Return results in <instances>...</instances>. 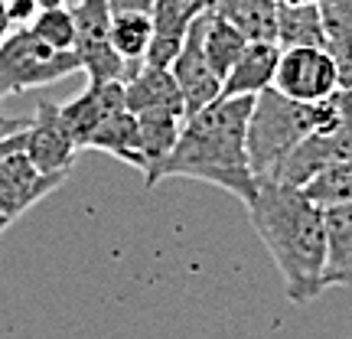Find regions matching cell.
<instances>
[{
	"label": "cell",
	"mask_w": 352,
	"mask_h": 339,
	"mask_svg": "<svg viewBox=\"0 0 352 339\" xmlns=\"http://www.w3.org/2000/svg\"><path fill=\"white\" fill-rule=\"evenodd\" d=\"M349 98H352V88H349Z\"/></svg>",
	"instance_id": "cell-31"
},
{
	"label": "cell",
	"mask_w": 352,
	"mask_h": 339,
	"mask_svg": "<svg viewBox=\"0 0 352 339\" xmlns=\"http://www.w3.org/2000/svg\"><path fill=\"white\" fill-rule=\"evenodd\" d=\"M69 173H46L33 164V157L20 147L0 153V199L10 206L16 215L33 209L39 199H46L50 193L63 186Z\"/></svg>",
	"instance_id": "cell-10"
},
{
	"label": "cell",
	"mask_w": 352,
	"mask_h": 339,
	"mask_svg": "<svg viewBox=\"0 0 352 339\" xmlns=\"http://www.w3.org/2000/svg\"><path fill=\"white\" fill-rule=\"evenodd\" d=\"M111 10H153V0H108Z\"/></svg>",
	"instance_id": "cell-25"
},
{
	"label": "cell",
	"mask_w": 352,
	"mask_h": 339,
	"mask_svg": "<svg viewBox=\"0 0 352 339\" xmlns=\"http://www.w3.org/2000/svg\"><path fill=\"white\" fill-rule=\"evenodd\" d=\"M316 127L314 101L287 98L284 91L267 85L258 91L248 111V160L254 179L274 176L280 160Z\"/></svg>",
	"instance_id": "cell-3"
},
{
	"label": "cell",
	"mask_w": 352,
	"mask_h": 339,
	"mask_svg": "<svg viewBox=\"0 0 352 339\" xmlns=\"http://www.w3.org/2000/svg\"><path fill=\"white\" fill-rule=\"evenodd\" d=\"M151 36H153L151 10H111V43L131 72L144 63V52L151 46Z\"/></svg>",
	"instance_id": "cell-20"
},
{
	"label": "cell",
	"mask_w": 352,
	"mask_h": 339,
	"mask_svg": "<svg viewBox=\"0 0 352 339\" xmlns=\"http://www.w3.org/2000/svg\"><path fill=\"white\" fill-rule=\"evenodd\" d=\"M327 219V287H352V206H329Z\"/></svg>",
	"instance_id": "cell-16"
},
{
	"label": "cell",
	"mask_w": 352,
	"mask_h": 339,
	"mask_svg": "<svg viewBox=\"0 0 352 339\" xmlns=\"http://www.w3.org/2000/svg\"><path fill=\"white\" fill-rule=\"evenodd\" d=\"M212 10L226 17L232 26H239L248 43L258 39L277 43V0H215Z\"/></svg>",
	"instance_id": "cell-18"
},
{
	"label": "cell",
	"mask_w": 352,
	"mask_h": 339,
	"mask_svg": "<svg viewBox=\"0 0 352 339\" xmlns=\"http://www.w3.org/2000/svg\"><path fill=\"white\" fill-rule=\"evenodd\" d=\"M10 17H7V7H3V0H0V43L7 39V33H10Z\"/></svg>",
	"instance_id": "cell-28"
},
{
	"label": "cell",
	"mask_w": 352,
	"mask_h": 339,
	"mask_svg": "<svg viewBox=\"0 0 352 339\" xmlns=\"http://www.w3.org/2000/svg\"><path fill=\"white\" fill-rule=\"evenodd\" d=\"M118 108H124V82L121 78H108V82L88 78L85 91L63 105V118H65V124H69V131H72V138L78 140V147L88 151L91 134Z\"/></svg>",
	"instance_id": "cell-11"
},
{
	"label": "cell",
	"mask_w": 352,
	"mask_h": 339,
	"mask_svg": "<svg viewBox=\"0 0 352 339\" xmlns=\"http://www.w3.org/2000/svg\"><path fill=\"white\" fill-rule=\"evenodd\" d=\"M303 193H307L320 209L352 206V157H342V160H333L329 166H323L314 179L303 183Z\"/></svg>",
	"instance_id": "cell-21"
},
{
	"label": "cell",
	"mask_w": 352,
	"mask_h": 339,
	"mask_svg": "<svg viewBox=\"0 0 352 339\" xmlns=\"http://www.w3.org/2000/svg\"><path fill=\"white\" fill-rule=\"evenodd\" d=\"M290 3H297V0H290Z\"/></svg>",
	"instance_id": "cell-32"
},
{
	"label": "cell",
	"mask_w": 352,
	"mask_h": 339,
	"mask_svg": "<svg viewBox=\"0 0 352 339\" xmlns=\"http://www.w3.org/2000/svg\"><path fill=\"white\" fill-rule=\"evenodd\" d=\"M342 157H352V114L333 121V124L314 127V131L280 160V166L274 170L271 179H280V183H290V186H303V183L314 179L323 166H329L333 160H342Z\"/></svg>",
	"instance_id": "cell-6"
},
{
	"label": "cell",
	"mask_w": 352,
	"mask_h": 339,
	"mask_svg": "<svg viewBox=\"0 0 352 339\" xmlns=\"http://www.w3.org/2000/svg\"><path fill=\"white\" fill-rule=\"evenodd\" d=\"M183 121L186 114L176 111H144L138 114L140 124V151H144V186L153 189L157 186V170L164 164L170 151L176 147V138L183 131Z\"/></svg>",
	"instance_id": "cell-14"
},
{
	"label": "cell",
	"mask_w": 352,
	"mask_h": 339,
	"mask_svg": "<svg viewBox=\"0 0 352 339\" xmlns=\"http://www.w3.org/2000/svg\"><path fill=\"white\" fill-rule=\"evenodd\" d=\"M202 26H206V13H196L189 20V30L183 36V46L176 52L170 72L176 76V85L183 91V105L186 114L199 111L206 105H212L222 95V78L215 76V69L209 65L206 52H202Z\"/></svg>",
	"instance_id": "cell-9"
},
{
	"label": "cell",
	"mask_w": 352,
	"mask_h": 339,
	"mask_svg": "<svg viewBox=\"0 0 352 339\" xmlns=\"http://www.w3.org/2000/svg\"><path fill=\"white\" fill-rule=\"evenodd\" d=\"M329 56H333V65H336V82H340L342 91L352 88V39H336V43H327Z\"/></svg>",
	"instance_id": "cell-24"
},
{
	"label": "cell",
	"mask_w": 352,
	"mask_h": 339,
	"mask_svg": "<svg viewBox=\"0 0 352 339\" xmlns=\"http://www.w3.org/2000/svg\"><path fill=\"white\" fill-rule=\"evenodd\" d=\"M82 72L76 50H52L50 43L30 30L20 26L16 33H7L0 43V101L7 95L26 91V88H39L59 82V78Z\"/></svg>",
	"instance_id": "cell-4"
},
{
	"label": "cell",
	"mask_w": 352,
	"mask_h": 339,
	"mask_svg": "<svg viewBox=\"0 0 352 339\" xmlns=\"http://www.w3.org/2000/svg\"><path fill=\"white\" fill-rule=\"evenodd\" d=\"M16 219H20V215H16L10 206H7V202L0 199V239H3V232H7V228H10Z\"/></svg>",
	"instance_id": "cell-27"
},
{
	"label": "cell",
	"mask_w": 352,
	"mask_h": 339,
	"mask_svg": "<svg viewBox=\"0 0 352 339\" xmlns=\"http://www.w3.org/2000/svg\"><path fill=\"white\" fill-rule=\"evenodd\" d=\"M26 124H30L26 118H10V114L0 111V134H13V131H23Z\"/></svg>",
	"instance_id": "cell-26"
},
{
	"label": "cell",
	"mask_w": 352,
	"mask_h": 339,
	"mask_svg": "<svg viewBox=\"0 0 352 339\" xmlns=\"http://www.w3.org/2000/svg\"><path fill=\"white\" fill-rule=\"evenodd\" d=\"M215 0H192V10L199 13V10H206V7H212Z\"/></svg>",
	"instance_id": "cell-29"
},
{
	"label": "cell",
	"mask_w": 352,
	"mask_h": 339,
	"mask_svg": "<svg viewBox=\"0 0 352 339\" xmlns=\"http://www.w3.org/2000/svg\"><path fill=\"white\" fill-rule=\"evenodd\" d=\"M271 85L284 91L287 98L320 101L333 95L340 82H336V65L327 46H287L280 50Z\"/></svg>",
	"instance_id": "cell-7"
},
{
	"label": "cell",
	"mask_w": 352,
	"mask_h": 339,
	"mask_svg": "<svg viewBox=\"0 0 352 339\" xmlns=\"http://www.w3.org/2000/svg\"><path fill=\"white\" fill-rule=\"evenodd\" d=\"M254 235L274 261L290 303L316 300L327 281V219L303 186L280 179H258L254 199L245 206Z\"/></svg>",
	"instance_id": "cell-1"
},
{
	"label": "cell",
	"mask_w": 352,
	"mask_h": 339,
	"mask_svg": "<svg viewBox=\"0 0 352 339\" xmlns=\"http://www.w3.org/2000/svg\"><path fill=\"white\" fill-rule=\"evenodd\" d=\"M206 13V26H202V52H206V59L209 65L215 69V76L226 78L228 69L235 65V59L241 56V50L248 46V39L241 33L239 26H232L226 17H219V13L209 7Z\"/></svg>",
	"instance_id": "cell-19"
},
{
	"label": "cell",
	"mask_w": 352,
	"mask_h": 339,
	"mask_svg": "<svg viewBox=\"0 0 352 339\" xmlns=\"http://www.w3.org/2000/svg\"><path fill=\"white\" fill-rule=\"evenodd\" d=\"M88 151H104L131 164L134 170H144V151H140V124L131 108H118L98 124V131L88 140Z\"/></svg>",
	"instance_id": "cell-15"
},
{
	"label": "cell",
	"mask_w": 352,
	"mask_h": 339,
	"mask_svg": "<svg viewBox=\"0 0 352 339\" xmlns=\"http://www.w3.org/2000/svg\"><path fill=\"white\" fill-rule=\"evenodd\" d=\"M39 7H63V3H69V0H36Z\"/></svg>",
	"instance_id": "cell-30"
},
{
	"label": "cell",
	"mask_w": 352,
	"mask_h": 339,
	"mask_svg": "<svg viewBox=\"0 0 352 339\" xmlns=\"http://www.w3.org/2000/svg\"><path fill=\"white\" fill-rule=\"evenodd\" d=\"M69 10L76 20V52L82 72L95 82H108V78L124 82L131 69L111 43V3L108 0H72Z\"/></svg>",
	"instance_id": "cell-5"
},
{
	"label": "cell",
	"mask_w": 352,
	"mask_h": 339,
	"mask_svg": "<svg viewBox=\"0 0 352 339\" xmlns=\"http://www.w3.org/2000/svg\"><path fill=\"white\" fill-rule=\"evenodd\" d=\"M277 46H327L316 0H277Z\"/></svg>",
	"instance_id": "cell-17"
},
{
	"label": "cell",
	"mask_w": 352,
	"mask_h": 339,
	"mask_svg": "<svg viewBox=\"0 0 352 339\" xmlns=\"http://www.w3.org/2000/svg\"><path fill=\"white\" fill-rule=\"evenodd\" d=\"M327 43L352 39V0H316Z\"/></svg>",
	"instance_id": "cell-23"
},
{
	"label": "cell",
	"mask_w": 352,
	"mask_h": 339,
	"mask_svg": "<svg viewBox=\"0 0 352 339\" xmlns=\"http://www.w3.org/2000/svg\"><path fill=\"white\" fill-rule=\"evenodd\" d=\"M252 101L254 95H235V98L219 95L212 105L186 114L176 147L157 170V183L170 176H189L226 189L235 199H241V206H248L258 193V179L248 160Z\"/></svg>",
	"instance_id": "cell-2"
},
{
	"label": "cell",
	"mask_w": 352,
	"mask_h": 339,
	"mask_svg": "<svg viewBox=\"0 0 352 339\" xmlns=\"http://www.w3.org/2000/svg\"><path fill=\"white\" fill-rule=\"evenodd\" d=\"M124 105L134 114H144V111L186 114L183 91L176 85V76L170 69H164V65H147V63H140L124 78Z\"/></svg>",
	"instance_id": "cell-12"
},
{
	"label": "cell",
	"mask_w": 352,
	"mask_h": 339,
	"mask_svg": "<svg viewBox=\"0 0 352 339\" xmlns=\"http://www.w3.org/2000/svg\"><path fill=\"white\" fill-rule=\"evenodd\" d=\"M30 30L52 50H76V20L69 7H39L36 17L30 20Z\"/></svg>",
	"instance_id": "cell-22"
},
{
	"label": "cell",
	"mask_w": 352,
	"mask_h": 339,
	"mask_svg": "<svg viewBox=\"0 0 352 339\" xmlns=\"http://www.w3.org/2000/svg\"><path fill=\"white\" fill-rule=\"evenodd\" d=\"M23 151L33 157V164L46 173H72L76 153L82 151L78 140L63 118V105L56 101H39L36 114L26 124V144Z\"/></svg>",
	"instance_id": "cell-8"
},
{
	"label": "cell",
	"mask_w": 352,
	"mask_h": 339,
	"mask_svg": "<svg viewBox=\"0 0 352 339\" xmlns=\"http://www.w3.org/2000/svg\"><path fill=\"white\" fill-rule=\"evenodd\" d=\"M280 59V46L274 39H258L248 43L235 65L228 69L222 78V98H235V95H258L274 82V69Z\"/></svg>",
	"instance_id": "cell-13"
}]
</instances>
